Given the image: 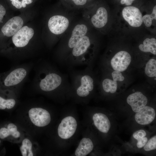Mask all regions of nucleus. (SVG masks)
Wrapping results in <instances>:
<instances>
[{
  "mask_svg": "<svg viewBox=\"0 0 156 156\" xmlns=\"http://www.w3.org/2000/svg\"><path fill=\"white\" fill-rule=\"evenodd\" d=\"M146 135V133L143 130H138L135 132L133 134V138L137 140L145 137Z\"/></svg>",
  "mask_w": 156,
  "mask_h": 156,
  "instance_id": "25",
  "label": "nucleus"
},
{
  "mask_svg": "<svg viewBox=\"0 0 156 156\" xmlns=\"http://www.w3.org/2000/svg\"><path fill=\"white\" fill-rule=\"evenodd\" d=\"M7 128L10 131V135L15 138L20 137V133L17 131V127L15 125L10 123L8 125Z\"/></svg>",
  "mask_w": 156,
  "mask_h": 156,
  "instance_id": "23",
  "label": "nucleus"
},
{
  "mask_svg": "<svg viewBox=\"0 0 156 156\" xmlns=\"http://www.w3.org/2000/svg\"><path fill=\"white\" fill-rule=\"evenodd\" d=\"M6 14V10L5 8L0 4V24L3 22L4 16Z\"/></svg>",
  "mask_w": 156,
  "mask_h": 156,
  "instance_id": "28",
  "label": "nucleus"
},
{
  "mask_svg": "<svg viewBox=\"0 0 156 156\" xmlns=\"http://www.w3.org/2000/svg\"><path fill=\"white\" fill-rule=\"evenodd\" d=\"M68 70L70 79L71 89L75 90L79 97L88 96L94 87V80L90 74L89 66L83 69L76 70L71 68Z\"/></svg>",
  "mask_w": 156,
  "mask_h": 156,
  "instance_id": "3",
  "label": "nucleus"
},
{
  "mask_svg": "<svg viewBox=\"0 0 156 156\" xmlns=\"http://www.w3.org/2000/svg\"><path fill=\"white\" fill-rule=\"evenodd\" d=\"M139 49L144 52H150L154 55H156V40L154 38L145 39L139 46Z\"/></svg>",
  "mask_w": 156,
  "mask_h": 156,
  "instance_id": "17",
  "label": "nucleus"
},
{
  "mask_svg": "<svg viewBox=\"0 0 156 156\" xmlns=\"http://www.w3.org/2000/svg\"><path fill=\"white\" fill-rule=\"evenodd\" d=\"M155 112L152 107L146 106L135 116L136 121L139 124L145 125L151 123L154 119Z\"/></svg>",
  "mask_w": 156,
  "mask_h": 156,
  "instance_id": "11",
  "label": "nucleus"
},
{
  "mask_svg": "<svg viewBox=\"0 0 156 156\" xmlns=\"http://www.w3.org/2000/svg\"><path fill=\"white\" fill-rule=\"evenodd\" d=\"M1 140H0V143H1Z\"/></svg>",
  "mask_w": 156,
  "mask_h": 156,
  "instance_id": "34",
  "label": "nucleus"
},
{
  "mask_svg": "<svg viewBox=\"0 0 156 156\" xmlns=\"http://www.w3.org/2000/svg\"><path fill=\"white\" fill-rule=\"evenodd\" d=\"M10 0V1H13V0Z\"/></svg>",
  "mask_w": 156,
  "mask_h": 156,
  "instance_id": "33",
  "label": "nucleus"
},
{
  "mask_svg": "<svg viewBox=\"0 0 156 156\" xmlns=\"http://www.w3.org/2000/svg\"><path fill=\"white\" fill-rule=\"evenodd\" d=\"M88 30L87 26L83 24H77L75 26L67 43L68 50L73 48L77 42L86 36Z\"/></svg>",
  "mask_w": 156,
  "mask_h": 156,
  "instance_id": "13",
  "label": "nucleus"
},
{
  "mask_svg": "<svg viewBox=\"0 0 156 156\" xmlns=\"http://www.w3.org/2000/svg\"><path fill=\"white\" fill-rule=\"evenodd\" d=\"M34 67L35 75L32 86L36 89L43 92L52 93L71 89L68 76L62 73L51 62L41 60Z\"/></svg>",
  "mask_w": 156,
  "mask_h": 156,
  "instance_id": "1",
  "label": "nucleus"
},
{
  "mask_svg": "<svg viewBox=\"0 0 156 156\" xmlns=\"http://www.w3.org/2000/svg\"><path fill=\"white\" fill-rule=\"evenodd\" d=\"M10 135L9 130L5 127H1L0 129V138L1 139H5Z\"/></svg>",
  "mask_w": 156,
  "mask_h": 156,
  "instance_id": "26",
  "label": "nucleus"
},
{
  "mask_svg": "<svg viewBox=\"0 0 156 156\" xmlns=\"http://www.w3.org/2000/svg\"><path fill=\"white\" fill-rule=\"evenodd\" d=\"M75 5L78 6H83L86 3L87 0H70Z\"/></svg>",
  "mask_w": 156,
  "mask_h": 156,
  "instance_id": "29",
  "label": "nucleus"
},
{
  "mask_svg": "<svg viewBox=\"0 0 156 156\" xmlns=\"http://www.w3.org/2000/svg\"><path fill=\"white\" fill-rule=\"evenodd\" d=\"M102 86L104 91L106 92L115 93L117 90V81L108 78L104 79L102 83Z\"/></svg>",
  "mask_w": 156,
  "mask_h": 156,
  "instance_id": "18",
  "label": "nucleus"
},
{
  "mask_svg": "<svg viewBox=\"0 0 156 156\" xmlns=\"http://www.w3.org/2000/svg\"><path fill=\"white\" fill-rule=\"evenodd\" d=\"M144 147V150L147 151L155 149L156 148V135L150 139Z\"/></svg>",
  "mask_w": 156,
  "mask_h": 156,
  "instance_id": "22",
  "label": "nucleus"
},
{
  "mask_svg": "<svg viewBox=\"0 0 156 156\" xmlns=\"http://www.w3.org/2000/svg\"><path fill=\"white\" fill-rule=\"evenodd\" d=\"M127 101L133 111L136 113L146 106L148 99L142 92L138 91L130 94L127 98Z\"/></svg>",
  "mask_w": 156,
  "mask_h": 156,
  "instance_id": "10",
  "label": "nucleus"
},
{
  "mask_svg": "<svg viewBox=\"0 0 156 156\" xmlns=\"http://www.w3.org/2000/svg\"><path fill=\"white\" fill-rule=\"evenodd\" d=\"M94 145L92 141L89 138H83L76 148L75 154L76 156H85L93 150Z\"/></svg>",
  "mask_w": 156,
  "mask_h": 156,
  "instance_id": "16",
  "label": "nucleus"
},
{
  "mask_svg": "<svg viewBox=\"0 0 156 156\" xmlns=\"http://www.w3.org/2000/svg\"><path fill=\"white\" fill-rule=\"evenodd\" d=\"M17 91L11 90L0 89V109L13 108L16 102L14 97Z\"/></svg>",
  "mask_w": 156,
  "mask_h": 156,
  "instance_id": "12",
  "label": "nucleus"
},
{
  "mask_svg": "<svg viewBox=\"0 0 156 156\" xmlns=\"http://www.w3.org/2000/svg\"><path fill=\"white\" fill-rule=\"evenodd\" d=\"M30 119L36 126L42 127L47 125L51 120L50 115L46 110L41 107H33L28 112Z\"/></svg>",
  "mask_w": 156,
  "mask_h": 156,
  "instance_id": "4",
  "label": "nucleus"
},
{
  "mask_svg": "<svg viewBox=\"0 0 156 156\" xmlns=\"http://www.w3.org/2000/svg\"><path fill=\"white\" fill-rule=\"evenodd\" d=\"M146 74L148 77H156V60L152 59L149 60L146 64L145 68Z\"/></svg>",
  "mask_w": 156,
  "mask_h": 156,
  "instance_id": "20",
  "label": "nucleus"
},
{
  "mask_svg": "<svg viewBox=\"0 0 156 156\" xmlns=\"http://www.w3.org/2000/svg\"><path fill=\"white\" fill-rule=\"evenodd\" d=\"M122 15L124 19L133 27H138L143 23L142 14L138 8L133 6H127L122 11Z\"/></svg>",
  "mask_w": 156,
  "mask_h": 156,
  "instance_id": "6",
  "label": "nucleus"
},
{
  "mask_svg": "<svg viewBox=\"0 0 156 156\" xmlns=\"http://www.w3.org/2000/svg\"><path fill=\"white\" fill-rule=\"evenodd\" d=\"M131 61V57L129 53L122 51L117 52L112 58L111 64L114 70L123 72L127 69Z\"/></svg>",
  "mask_w": 156,
  "mask_h": 156,
  "instance_id": "8",
  "label": "nucleus"
},
{
  "mask_svg": "<svg viewBox=\"0 0 156 156\" xmlns=\"http://www.w3.org/2000/svg\"><path fill=\"white\" fill-rule=\"evenodd\" d=\"M34 65L33 62L25 63L0 73V89L18 91L26 80Z\"/></svg>",
  "mask_w": 156,
  "mask_h": 156,
  "instance_id": "2",
  "label": "nucleus"
},
{
  "mask_svg": "<svg viewBox=\"0 0 156 156\" xmlns=\"http://www.w3.org/2000/svg\"><path fill=\"white\" fill-rule=\"evenodd\" d=\"M21 154L23 156H33L32 144L27 138H25L23 141L22 145L20 147Z\"/></svg>",
  "mask_w": 156,
  "mask_h": 156,
  "instance_id": "19",
  "label": "nucleus"
},
{
  "mask_svg": "<svg viewBox=\"0 0 156 156\" xmlns=\"http://www.w3.org/2000/svg\"><path fill=\"white\" fill-rule=\"evenodd\" d=\"M12 4L17 9H20L22 7L21 1H20L19 0L12 1Z\"/></svg>",
  "mask_w": 156,
  "mask_h": 156,
  "instance_id": "30",
  "label": "nucleus"
},
{
  "mask_svg": "<svg viewBox=\"0 0 156 156\" xmlns=\"http://www.w3.org/2000/svg\"><path fill=\"white\" fill-rule=\"evenodd\" d=\"M153 19H156V6L154 7L152 13L150 14H146L142 17L143 22L147 27H150Z\"/></svg>",
  "mask_w": 156,
  "mask_h": 156,
  "instance_id": "21",
  "label": "nucleus"
},
{
  "mask_svg": "<svg viewBox=\"0 0 156 156\" xmlns=\"http://www.w3.org/2000/svg\"><path fill=\"white\" fill-rule=\"evenodd\" d=\"M112 75L113 80L117 81H122L125 79L121 72L119 71L114 70L112 72Z\"/></svg>",
  "mask_w": 156,
  "mask_h": 156,
  "instance_id": "24",
  "label": "nucleus"
},
{
  "mask_svg": "<svg viewBox=\"0 0 156 156\" xmlns=\"http://www.w3.org/2000/svg\"><path fill=\"white\" fill-rule=\"evenodd\" d=\"M92 119L95 126L99 131L104 133L109 131L111 124L105 115L102 113H96L93 115Z\"/></svg>",
  "mask_w": 156,
  "mask_h": 156,
  "instance_id": "14",
  "label": "nucleus"
},
{
  "mask_svg": "<svg viewBox=\"0 0 156 156\" xmlns=\"http://www.w3.org/2000/svg\"><path fill=\"white\" fill-rule=\"evenodd\" d=\"M33 2L32 0H22L21 1L22 6L23 8L26 7V4H29Z\"/></svg>",
  "mask_w": 156,
  "mask_h": 156,
  "instance_id": "32",
  "label": "nucleus"
},
{
  "mask_svg": "<svg viewBox=\"0 0 156 156\" xmlns=\"http://www.w3.org/2000/svg\"><path fill=\"white\" fill-rule=\"evenodd\" d=\"M108 13L106 10L104 8L101 7L98 8L92 17L91 22L95 27L101 28L104 27L108 21Z\"/></svg>",
  "mask_w": 156,
  "mask_h": 156,
  "instance_id": "15",
  "label": "nucleus"
},
{
  "mask_svg": "<svg viewBox=\"0 0 156 156\" xmlns=\"http://www.w3.org/2000/svg\"><path fill=\"white\" fill-rule=\"evenodd\" d=\"M69 21L67 18L62 15H55L49 19L48 25L51 32L60 35L64 32L68 28Z\"/></svg>",
  "mask_w": 156,
  "mask_h": 156,
  "instance_id": "7",
  "label": "nucleus"
},
{
  "mask_svg": "<svg viewBox=\"0 0 156 156\" xmlns=\"http://www.w3.org/2000/svg\"><path fill=\"white\" fill-rule=\"evenodd\" d=\"M77 127V122L73 117L68 116L64 118L59 124L57 132L59 136L64 139L71 138L75 133Z\"/></svg>",
  "mask_w": 156,
  "mask_h": 156,
  "instance_id": "5",
  "label": "nucleus"
},
{
  "mask_svg": "<svg viewBox=\"0 0 156 156\" xmlns=\"http://www.w3.org/2000/svg\"><path fill=\"white\" fill-rule=\"evenodd\" d=\"M137 140V146L139 148H141L143 147L146 143L148 141V138L144 137L139 139Z\"/></svg>",
  "mask_w": 156,
  "mask_h": 156,
  "instance_id": "27",
  "label": "nucleus"
},
{
  "mask_svg": "<svg viewBox=\"0 0 156 156\" xmlns=\"http://www.w3.org/2000/svg\"><path fill=\"white\" fill-rule=\"evenodd\" d=\"M23 24V21L20 17H14L8 20L3 26L1 32L5 36H12L22 27Z\"/></svg>",
  "mask_w": 156,
  "mask_h": 156,
  "instance_id": "9",
  "label": "nucleus"
},
{
  "mask_svg": "<svg viewBox=\"0 0 156 156\" xmlns=\"http://www.w3.org/2000/svg\"><path fill=\"white\" fill-rule=\"evenodd\" d=\"M135 0H121V3L122 4H125L126 5H131L133 1Z\"/></svg>",
  "mask_w": 156,
  "mask_h": 156,
  "instance_id": "31",
  "label": "nucleus"
}]
</instances>
